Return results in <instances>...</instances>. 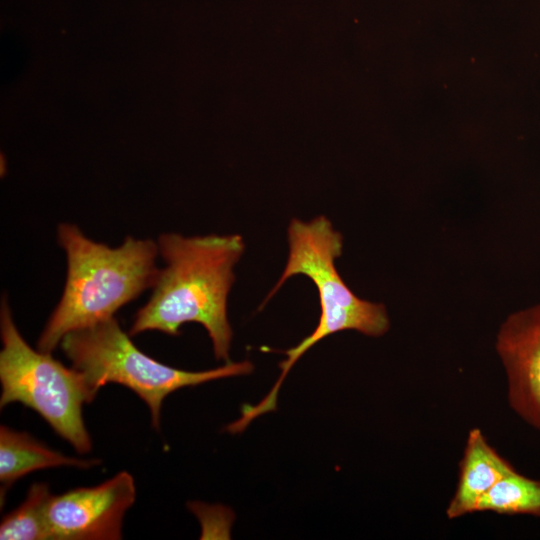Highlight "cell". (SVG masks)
Wrapping results in <instances>:
<instances>
[{"label": "cell", "mask_w": 540, "mask_h": 540, "mask_svg": "<svg viewBox=\"0 0 540 540\" xmlns=\"http://www.w3.org/2000/svg\"><path fill=\"white\" fill-rule=\"evenodd\" d=\"M157 244L166 266L159 270L152 295L137 311L128 334L156 330L177 336L183 324L196 322L207 330L215 358L229 362L233 332L227 299L235 280L233 267L245 249L243 238L165 233Z\"/></svg>", "instance_id": "1"}, {"label": "cell", "mask_w": 540, "mask_h": 540, "mask_svg": "<svg viewBox=\"0 0 540 540\" xmlns=\"http://www.w3.org/2000/svg\"><path fill=\"white\" fill-rule=\"evenodd\" d=\"M58 241L67 258L63 294L37 342L51 353L70 332L114 317L124 305L153 287L159 269L158 244L127 237L116 248L97 243L74 224L58 227Z\"/></svg>", "instance_id": "2"}, {"label": "cell", "mask_w": 540, "mask_h": 540, "mask_svg": "<svg viewBox=\"0 0 540 540\" xmlns=\"http://www.w3.org/2000/svg\"><path fill=\"white\" fill-rule=\"evenodd\" d=\"M287 235V263L260 308L289 278L304 275L317 288L321 315L318 325L310 335L296 346L282 352L286 359L279 363L280 376L268 394L258 404L251 406V412L256 417L276 410L278 393L287 374L305 352L322 339L344 330L380 337L390 328L385 306L356 296L338 273L335 260L342 254L343 237L333 228L327 217L320 215L308 222L293 219L288 226Z\"/></svg>", "instance_id": "3"}, {"label": "cell", "mask_w": 540, "mask_h": 540, "mask_svg": "<svg viewBox=\"0 0 540 540\" xmlns=\"http://www.w3.org/2000/svg\"><path fill=\"white\" fill-rule=\"evenodd\" d=\"M60 346L95 395L108 383L121 384L135 392L148 406L155 429L160 426L162 402L170 393L217 379L248 375L254 369L248 360L229 361L206 371L165 365L138 349L114 317L68 333Z\"/></svg>", "instance_id": "4"}, {"label": "cell", "mask_w": 540, "mask_h": 540, "mask_svg": "<svg viewBox=\"0 0 540 540\" xmlns=\"http://www.w3.org/2000/svg\"><path fill=\"white\" fill-rule=\"evenodd\" d=\"M0 407L19 402L36 411L80 454L91 451L82 406L95 398L81 372L34 350L18 331L7 300L0 311Z\"/></svg>", "instance_id": "5"}, {"label": "cell", "mask_w": 540, "mask_h": 540, "mask_svg": "<svg viewBox=\"0 0 540 540\" xmlns=\"http://www.w3.org/2000/svg\"><path fill=\"white\" fill-rule=\"evenodd\" d=\"M135 497L134 479L126 471L94 487L52 495L46 511L52 539H121L123 518Z\"/></svg>", "instance_id": "6"}, {"label": "cell", "mask_w": 540, "mask_h": 540, "mask_svg": "<svg viewBox=\"0 0 540 540\" xmlns=\"http://www.w3.org/2000/svg\"><path fill=\"white\" fill-rule=\"evenodd\" d=\"M495 349L506 373L511 409L540 432V303L506 317Z\"/></svg>", "instance_id": "7"}, {"label": "cell", "mask_w": 540, "mask_h": 540, "mask_svg": "<svg viewBox=\"0 0 540 540\" xmlns=\"http://www.w3.org/2000/svg\"><path fill=\"white\" fill-rule=\"evenodd\" d=\"M514 470L489 444L481 429L472 428L459 463L456 490L446 508L447 518L475 513L481 497Z\"/></svg>", "instance_id": "8"}, {"label": "cell", "mask_w": 540, "mask_h": 540, "mask_svg": "<svg viewBox=\"0 0 540 540\" xmlns=\"http://www.w3.org/2000/svg\"><path fill=\"white\" fill-rule=\"evenodd\" d=\"M99 460H84L52 450L26 432L0 427L1 497L18 479L40 469L70 466L89 468Z\"/></svg>", "instance_id": "9"}, {"label": "cell", "mask_w": 540, "mask_h": 540, "mask_svg": "<svg viewBox=\"0 0 540 540\" xmlns=\"http://www.w3.org/2000/svg\"><path fill=\"white\" fill-rule=\"evenodd\" d=\"M483 511L540 518V480L510 472L481 497L475 512Z\"/></svg>", "instance_id": "10"}, {"label": "cell", "mask_w": 540, "mask_h": 540, "mask_svg": "<svg viewBox=\"0 0 540 540\" xmlns=\"http://www.w3.org/2000/svg\"><path fill=\"white\" fill-rule=\"evenodd\" d=\"M51 496L46 483L32 484L24 502L2 519L0 539H52L46 516Z\"/></svg>", "instance_id": "11"}]
</instances>
